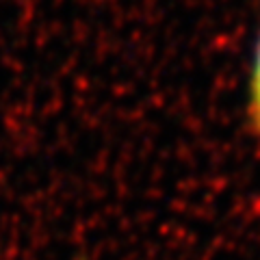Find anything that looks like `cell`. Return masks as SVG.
Wrapping results in <instances>:
<instances>
[{
    "instance_id": "obj_1",
    "label": "cell",
    "mask_w": 260,
    "mask_h": 260,
    "mask_svg": "<svg viewBox=\"0 0 260 260\" xmlns=\"http://www.w3.org/2000/svg\"><path fill=\"white\" fill-rule=\"evenodd\" d=\"M249 121L254 130L256 139L260 141V35L254 50V63H251V74H249Z\"/></svg>"
}]
</instances>
